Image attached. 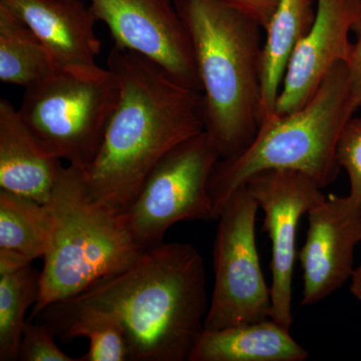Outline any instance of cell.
<instances>
[{"instance_id":"obj_19","label":"cell","mask_w":361,"mask_h":361,"mask_svg":"<svg viewBox=\"0 0 361 361\" xmlns=\"http://www.w3.org/2000/svg\"><path fill=\"white\" fill-rule=\"evenodd\" d=\"M40 272L32 264L0 273V360H18L26 312L37 303Z\"/></svg>"},{"instance_id":"obj_16","label":"cell","mask_w":361,"mask_h":361,"mask_svg":"<svg viewBox=\"0 0 361 361\" xmlns=\"http://www.w3.org/2000/svg\"><path fill=\"white\" fill-rule=\"evenodd\" d=\"M312 0H279L265 28L261 66L260 122L274 115L285 73L297 45L314 21Z\"/></svg>"},{"instance_id":"obj_24","label":"cell","mask_w":361,"mask_h":361,"mask_svg":"<svg viewBox=\"0 0 361 361\" xmlns=\"http://www.w3.org/2000/svg\"><path fill=\"white\" fill-rule=\"evenodd\" d=\"M350 292L361 303V263L351 275Z\"/></svg>"},{"instance_id":"obj_11","label":"cell","mask_w":361,"mask_h":361,"mask_svg":"<svg viewBox=\"0 0 361 361\" xmlns=\"http://www.w3.org/2000/svg\"><path fill=\"white\" fill-rule=\"evenodd\" d=\"M307 214V236L298 253L303 306L320 302L346 283L361 243V208L350 197L330 195Z\"/></svg>"},{"instance_id":"obj_5","label":"cell","mask_w":361,"mask_h":361,"mask_svg":"<svg viewBox=\"0 0 361 361\" xmlns=\"http://www.w3.org/2000/svg\"><path fill=\"white\" fill-rule=\"evenodd\" d=\"M49 206L54 231L32 320L51 304L125 270L145 252L130 237L122 215L90 200L82 169L61 168Z\"/></svg>"},{"instance_id":"obj_2","label":"cell","mask_w":361,"mask_h":361,"mask_svg":"<svg viewBox=\"0 0 361 361\" xmlns=\"http://www.w3.org/2000/svg\"><path fill=\"white\" fill-rule=\"evenodd\" d=\"M70 300L120 323L129 361L189 360L209 310L203 258L189 243H161Z\"/></svg>"},{"instance_id":"obj_6","label":"cell","mask_w":361,"mask_h":361,"mask_svg":"<svg viewBox=\"0 0 361 361\" xmlns=\"http://www.w3.org/2000/svg\"><path fill=\"white\" fill-rule=\"evenodd\" d=\"M118 101L120 84L109 68L97 78L56 71L26 87L18 113L42 151L85 171Z\"/></svg>"},{"instance_id":"obj_21","label":"cell","mask_w":361,"mask_h":361,"mask_svg":"<svg viewBox=\"0 0 361 361\" xmlns=\"http://www.w3.org/2000/svg\"><path fill=\"white\" fill-rule=\"evenodd\" d=\"M54 334L44 322H26L18 348V360L78 361L66 355L54 341Z\"/></svg>"},{"instance_id":"obj_22","label":"cell","mask_w":361,"mask_h":361,"mask_svg":"<svg viewBox=\"0 0 361 361\" xmlns=\"http://www.w3.org/2000/svg\"><path fill=\"white\" fill-rule=\"evenodd\" d=\"M221 1L245 13L265 30L279 0H221Z\"/></svg>"},{"instance_id":"obj_18","label":"cell","mask_w":361,"mask_h":361,"mask_svg":"<svg viewBox=\"0 0 361 361\" xmlns=\"http://www.w3.org/2000/svg\"><path fill=\"white\" fill-rule=\"evenodd\" d=\"M54 71L39 37L18 16L0 6V80L26 89Z\"/></svg>"},{"instance_id":"obj_14","label":"cell","mask_w":361,"mask_h":361,"mask_svg":"<svg viewBox=\"0 0 361 361\" xmlns=\"http://www.w3.org/2000/svg\"><path fill=\"white\" fill-rule=\"evenodd\" d=\"M63 166L37 146L18 109L0 101V188L49 204Z\"/></svg>"},{"instance_id":"obj_15","label":"cell","mask_w":361,"mask_h":361,"mask_svg":"<svg viewBox=\"0 0 361 361\" xmlns=\"http://www.w3.org/2000/svg\"><path fill=\"white\" fill-rule=\"evenodd\" d=\"M308 351L269 319L204 329L188 361H304Z\"/></svg>"},{"instance_id":"obj_3","label":"cell","mask_w":361,"mask_h":361,"mask_svg":"<svg viewBox=\"0 0 361 361\" xmlns=\"http://www.w3.org/2000/svg\"><path fill=\"white\" fill-rule=\"evenodd\" d=\"M193 49L202 87L205 130L221 159L253 142L260 122L261 30L221 0H174Z\"/></svg>"},{"instance_id":"obj_1","label":"cell","mask_w":361,"mask_h":361,"mask_svg":"<svg viewBox=\"0 0 361 361\" xmlns=\"http://www.w3.org/2000/svg\"><path fill=\"white\" fill-rule=\"evenodd\" d=\"M109 70L120 101L96 158L84 171L90 200L125 213L159 161L205 130L203 97L146 56L115 47Z\"/></svg>"},{"instance_id":"obj_17","label":"cell","mask_w":361,"mask_h":361,"mask_svg":"<svg viewBox=\"0 0 361 361\" xmlns=\"http://www.w3.org/2000/svg\"><path fill=\"white\" fill-rule=\"evenodd\" d=\"M52 231L49 204L0 189V253L30 264L49 251Z\"/></svg>"},{"instance_id":"obj_12","label":"cell","mask_w":361,"mask_h":361,"mask_svg":"<svg viewBox=\"0 0 361 361\" xmlns=\"http://www.w3.org/2000/svg\"><path fill=\"white\" fill-rule=\"evenodd\" d=\"M361 0H318L310 32L297 45L287 68L275 114L288 115L307 104L339 63H348L349 35L360 20Z\"/></svg>"},{"instance_id":"obj_25","label":"cell","mask_w":361,"mask_h":361,"mask_svg":"<svg viewBox=\"0 0 361 361\" xmlns=\"http://www.w3.org/2000/svg\"><path fill=\"white\" fill-rule=\"evenodd\" d=\"M353 32L355 33L356 39H361V14L360 16V20H357L355 27H353Z\"/></svg>"},{"instance_id":"obj_10","label":"cell","mask_w":361,"mask_h":361,"mask_svg":"<svg viewBox=\"0 0 361 361\" xmlns=\"http://www.w3.org/2000/svg\"><path fill=\"white\" fill-rule=\"evenodd\" d=\"M90 7L115 47L146 56L202 92L191 40L174 0H90Z\"/></svg>"},{"instance_id":"obj_9","label":"cell","mask_w":361,"mask_h":361,"mask_svg":"<svg viewBox=\"0 0 361 361\" xmlns=\"http://www.w3.org/2000/svg\"><path fill=\"white\" fill-rule=\"evenodd\" d=\"M247 189L264 212L263 230L272 244L270 318L286 329L293 323L292 279L296 232L304 214L326 199L307 175L293 170H266L252 176Z\"/></svg>"},{"instance_id":"obj_13","label":"cell","mask_w":361,"mask_h":361,"mask_svg":"<svg viewBox=\"0 0 361 361\" xmlns=\"http://www.w3.org/2000/svg\"><path fill=\"white\" fill-rule=\"evenodd\" d=\"M39 37L56 71L97 78L106 73L97 63L102 42L97 18L85 0H0Z\"/></svg>"},{"instance_id":"obj_23","label":"cell","mask_w":361,"mask_h":361,"mask_svg":"<svg viewBox=\"0 0 361 361\" xmlns=\"http://www.w3.org/2000/svg\"><path fill=\"white\" fill-rule=\"evenodd\" d=\"M349 90L356 109L361 108V39H356L348 63Z\"/></svg>"},{"instance_id":"obj_4","label":"cell","mask_w":361,"mask_h":361,"mask_svg":"<svg viewBox=\"0 0 361 361\" xmlns=\"http://www.w3.org/2000/svg\"><path fill=\"white\" fill-rule=\"evenodd\" d=\"M356 110L348 63H337L305 106L288 115L264 118L244 151L217 161L208 184L215 221L233 192L262 171H298L322 189L332 184L341 169L337 142Z\"/></svg>"},{"instance_id":"obj_7","label":"cell","mask_w":361,"mask_h":361,"mask_svg":"<svg viewBox=\"0 0 361 361\" xmlns=\"http://www.w3.org/2000/svg\"><path fill=\"white\" fill-rule=\"evenodd\" d=\"M220 159L212 137L203 130L180 142L159 161L122 214L137 246L147 251L160 245L176 223L215 221L208 184Z\"/></svg>"},{"instance_id":"obj_8","label":"cell","mask_w":361,"mask_h":361,"mask_svg":"<svg viewBox=\"0 0 361 361\" xmlns=\"http://www.w3.org/2000/svg\"><path fill=\"white\" fill-rule=\"evenodd\" d=\"M258 204L246 185L233 192L218 217L213 249L215 284L204 329L269 319L271 291L256 246Z\"/></svg>"},{"instance_id":"obj_20","label":"cell","mask_w":361,"mask_h":361,"mask_svg":"<svg viewBox=\"0 0 361 361\" xmlns=\"http://www.w3.org/2000/svg\"><path fill=\"white\" fill-rule=\"evenodd\" d=\"M341 168L348 175V196L361 208V118H351L344 126L336 147Z\"/></svg>"}]
</instances>
